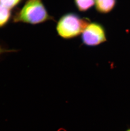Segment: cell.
<instances>
[{"label": "cell", "mask_w": 130, "mask_h": 131, "mask_svg": "<svg viewBox=\"0 0 130 131\" xmlns=\"http://www.w3.org/2000/svg\"><path fill=\"white\" fill-rule=\"evenodd\" d=\"M54 20L43 0H25L22 6L13 14L11 21L15 24L36 25Z\"/></svg>", "instance_id": "6da1fadb"}, {"label": "cell", "mask_w": 130, "mask_h": 131, "mask_svg": "<svg viewBox=\"0 0 130 131\" xmlns=\"http://www.w3.org/2000/svg\"><path fill=\"white\" fill-rule=\"evenodd\" d=\"M90 23L88 18L82 17L76 13H67L63 15L57 23V33L65 40L75 38L82 35Z\"/></svg>", "instance_id": "7a4b0ae2"}, {"label": "cell", "mask_w": 130, "mask_h": 131, "mask_svg": "<svg viewBox=\"0 0 130 131\" xmlns=\"http://www.w3.org/2000/svg\"><path fill=\"white\" fill-rule=\"evenodd\" d=\"M107 33L103 25L99 23H90L81 35V40L85 46L95 47L107 41Z\"/></svg>", "instance_id": "3957f363"}, {"label": "cell", "mask_w": 130, "mask_h": 131, "mask_svg": "<svg viewBox=\"0 0 130 131\" xmlns=\"http://www.w3.org/2000/svg\"><path fill=\"white\" fill-rule=\"evenodd\" d=\"M117 0H95V7L97 12L101 14H107L115 8Z\"/></svg>", "instance_id": "277c9868"}, {"label": "cell", "mask_w": 130, "mask_h": 131, "mask_svg": "<svg viewBox=\"0 0 130 131\" xmlns=\"http://www.w3.org/2000/svg\"><path fill=\"white\" fill-rule=\"evenodd\" d=\"M11 10L0 4V29L4 28L12 20Z\"/></svg>", "instance_id": "5b68a950"}, {"label": "cell", "mask_w": 130, "mask_h": 131, "mask_svg": "<svg viewBox=\"0 0 130 131\" xmlns=\"http://www.w3.org/2000/svg\"><path fill=\"white\" fill-rule=\"evenodd\" d=\"M74 3L79 11L86 12L95 6V0H74Z\"/></svg>", "instance_id": "8992f818"}, {"label": "cell", "mask_w": 130, "mask_h": 131, "mask_svg": "<svg viewBox=\"0 0 130 131\" xmlns=\"http://www.w3.org/2000/svg\"><path fill=\"white\" fill-rule=\"evenodd\" d=\"M22 0H0V4L12 10L17 8Z\"/></svg>", "instance_id": "52a82bcc"}, {"label": "cell", "mask_w": 130, "mask_h": 131, "mask_svg": "<svg viewBox=\"0 0 130 131\" xmlns=\"http://www.w3.org/2000/svg\"><path fill=\"white\" fill-rule=\"evenodd\" d=\"M18 50H17L12 49H8L5 48L1 44H0V57L4 53H14L17 52Z\"/></svg>", "instance_id": "ba28073f"}, {"label": "cell", "mask_w": 130, "mask_h": 131, "mask_svg": "<svg viewBox=\"0 0 130 131\" xmlns=\"http://www.w3.org/2000/svg\"><path fill=\"white\" fill-rule=\"evenodd\" d=\"M130 131V130H128V131Z\"/></svg>", "instance_id": "9c48e42d"}]
</instances>
